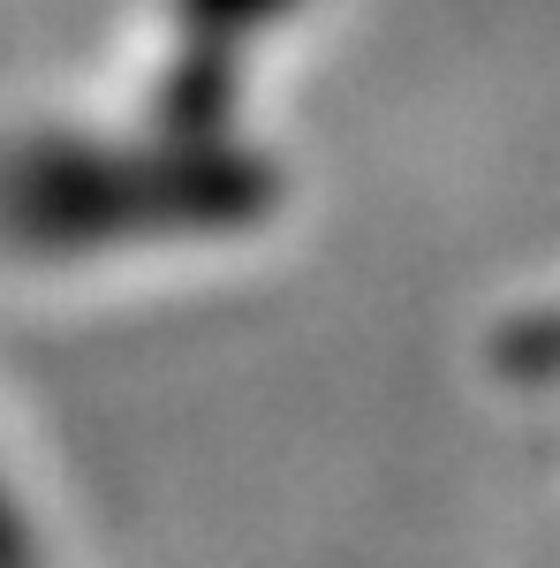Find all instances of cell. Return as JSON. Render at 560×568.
<instances>
[{
    "instance_id": "6da1fadb",
    "label": "cell",
    "mask_w": 560,
    "mask_h": 568,
    "mask_svg": "<svg viewBox=\"0 0 560 568\" xmlns=\"http://www.w3.org/2000/svg\"><path fill=\"white\" fill-rule=\"evenodd\" d=\"M0 568H53V538L39 524V485L23 478L8 439H0Z\"/></svg>"
}]
</instances>
